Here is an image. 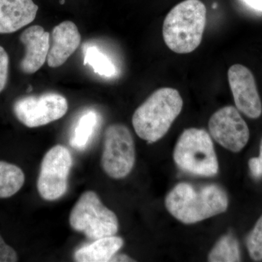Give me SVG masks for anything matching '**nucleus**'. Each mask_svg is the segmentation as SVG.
<instances>
[{
	"label": "nucleus",
	"instance_id": "16",
	"mask_svg": "<svg viewBox=\"0 0 262 262\" xmlns=\"http://www.w3.org/2000/svg\"><path fill=\"white\" fill-rule=\"evenodd\" d=\"M25 174L18 165L0 161V198L15 195L23 187Z\"/></svg>",
	"mask_w": 262,
	"mask_h": 262
},
{
	"label": "nucleus",
	"instance_id": "17",
	"mask_svg": "<svg viewBox=\"0 0 262 262\" xmlns=\"http://www.w3.org/2000/svg\"><path fill=\"white\" fill-rule=\"evenodd\" d=\"M84 64L89 65L95 73L101 77H111L116 75V67L113 61L96 46L84 48Z\"/></svg>",
	"mask_w": 262,
	"mask_h": 262
},
{
	"label": "nucleus",
	"instance_id": "3",
	"mask_svg": "<svg viewBox=\"0 0 262 262\" xmlns=\"http://www.w3.org/2000/svg\"><path fill=\"white\" fill-rule=\"evenodd\" d=\"M206 23V8L201 0H184L176 5L164 20L163 36L169 49L179 54L199 47Z\"/></svg>",
	"mask_w": 262,
	"mask_h": 262
},
{
	"label": "nucleus",
	"instance_id": "23",
	"mask_svg": "<svg viewBox=\"0 0 262 262\" xmlns=\"http://www.w3.org/2000/svg\"><path fill=\"white\" fill-rule=\"evenodd\" d=\"M244 1L253 9L262 10V0H244Z\"/></svg>",
	"mask_w": 262,
	"mask_h": 262
},
{
	"label": "nucleus",
	"instance_id": "19",
	"mask_svg": "<svg viewBox=\"0 0 262 262\" xmlns=\"http://www.w3.org/2000/svg\"><path fill=\"white\" fill-rule=\"evenodd\" d=\"M247 247L250 256L255 261L262 259V215L247 239Z\"/></svg>",
	"mask_w": 262,
	"mask_h": 262
},
{
	"label": "nucleus",
	"instance_id": "20",
	"mask_svg": "<svg viewBox=\"0 0 262 262\" xmlns=\"http://www.w3.org/2000/svg\"><path fill=\"white\" fill-rule=\"evenodd\" d=\"M9 56L5 48L0 46V93L5 89L8 78Z\"/></svg>",
	"mask_w": 262,
	"mask_h": 262
},
{
	"label": "nucleus",
	"instance_id": "2",
	"mask_svg": "<svg viewBox=\"0 0 262 262\" xmlns=\"http://www.w3.org/2000/svg\"><path fill=\"white\" fill-rule=\"evenodd\" d=\"M182 107V98L177 90H157L133 115L132 124L136 134L149 143L159 141L168 133Z\"/></svg>",
	"mask_w": 262,
	"mask_h": 262
},
{
	"label": "nucleus",
	"instance_id": "22",
	"mask_svg": "<svg viewBox=\"0 0 262 262\" xmlns=\"http://www.w3.org/2000/svg\"><path fill=\"white\" fill-rule=\"evenodd\" d=\"M248 166L251 170V175L254 178L259 179L262 177V139L260 144L259 156L249 160Z\"/></svg>",
	"mask_w": 262,
	"mask_h": 262
},
{
	"label": "nucleus",
	"instance_id": "7",
	"mask_svg": "<svg viewBox=\"0 0 262 262\" xmlns=\"http://www.w3.org/2000/svg\"><path fill=\"white\" fill-rule=\"evenodd\" d=\"M72 165V154L66 146L58 144L48 150L37 179L38 192L43 200L54 201L64 195Z\"/></svg>",
	"mask_w": 262,
	"mask_h": 262
},
{
	"label": "nucleus",
	"instance_id": "6",
	"mask_svg": "<svg viewBox=\"0 0 262 262\" xmlns=\"http://www.w3.org/2000/svg\"><path fill=\"white\" fill-rule=\"evenodd\" d=\"M135 144L130 130L122 124H113L105 130L101 166L108 177L125 178L134 168Z\"/></svg>",
	"mask_w": 262,
	"mask_h": 262
},
{
	"label": "nucleus",
	"instance_id": "14",
	"mask_svg": "<svg viewBox=\"0 0 262 262\" xmlns=\"http://www.w3.org/2000/svg\"><path fill=\"white\" fill-rule=\"evenodd\" d=\"M123 244V239L120 237L113 235L101 237L78 248L74 253V258L78 262L110 261Z\"/></svg>",
	"mask_w": 262,
	"mask_h": 262
},
{
	"label": "nucleus",
	"instance_id": "13",
	"mask_svg": "<svg viewBox=\"0 0 262 262\" xmlns=\"http://www.w3.org/2000/svg\"><path fill=\"white\" fill-rule=\"evenodd\" d=\"M38 10L33 0H0V34H11L32 24Z\"/></svg>",
	"mask_w": 262,
	"mask_h": 262
},
{
	"label": "nucleus",
	"instance_id": "11",
	"mask_svg": "<svg viewBox=\"0 0 262 262\" xmlns=\"http://www.w3.org/2000/svg\"><path fill=\"white\" fill-rule=\"evenodd\" d=\"M25 47V56L20 63V70L32 75L42 68L51 48V36L42 27L34 25L24 30L20 37Z\"/></svg>",
	"mask_w": 262,
	"mask_h": 262
},
{
	"label": "nucleus",
	"instance_id": "10",
	"mask_svg": "<svg viewBox=\"0 0 262 262\" xmlns=\"http://www.w3.org/2000/svg\"><path fill=\"white\" fill-rule=\"evenodd\" d=\"M228 80L236 108L249 118L261 116V100L252 72L244 65H232L228 70Z\"/></svg>",
	"mask_w": 262,
	"mask_h": 262
},
{
	"label": "nucleus",
	"instance_id": "12",
	"mask_svg": "<svg viewBox=\"0 0 262 262\" xmlns=\"http://www.w3.org/2000/svg\"><path fill=\"white\" fill-rule=\"evenodd\" d=\"M51 39L48 65L51 68H58L77 51L81 43V34L75 23L66 20L53 28Z\"/></svg>",
	"mask_w": 262,
	"mask_h": 262
},
{
	"label": "nucleus",
	"instance_id": "24",
	"mask_svg": "<svg viewBox=\"0 0 262 262\" xmlns=\"http://www.w3.org/2000/svg\"><path fill=\"white\" fill-rule=\"evenodd\" d=\"M110 261H134L133 258L129 257L126 255H118V256H114Z\"/></svg>",
	"mask_w": 262,
	"mask_h": 262
},
{
	"label": "nucleus",
	"instance_id": "1",
	"mask_svg": "<svg viewBox=\"0 0 262 262\" xmlns=\"http://www.w3.org/2000/svg\"><path fill=\"white\" fill-rule=\"evenodd\" d=\"M165 203L174 218L189 225L224 213L229 201L219 186L212 184L196 189L187 183H180L168 193Z\"/></svg>",
	"mask_w": 262,
	"mask_h": 262
},
{
	"label": "nucleus",
	"instance_id": "4",
	"mask_svg": "<svg viewBox=\"0 0 262 262\" xmlns=\"http://www.w3.org/2000/svg\"><path fill=\"white\" fill-rule=\"evenodd\" d=\"M177 166L186 173L200 177H213L219 163L213 141L203 129H186L179 138L173 151Z\"/></svg>",
	"mask_w": 262,
	"mask_h": 262
},
{
	"label": "nucleus",
	"instance_id": "21",
	"mask_svg": "<svg viewBox=\"0 0 262 262\" xmlns=\"http://www.w3.org/2000/svg\"><path fill=\"white\" fill-rule=\"evenodd\" d=\"M18 260L16 251L5 243L0 234V262H15Z\"/></svg>",
	"mask_w": 262,
	"mask_h": 262
},
{
	"label": "nucleus",
	"instance_id": "8",
	"mask_svg": "<svg viewBox=\"0 0 262 262\" xmlns=\"http://www.w3.org/2000/svg\"><path fill=\"white\" fill-rule=\"evenodd\" d=\"M68 108L64 96L51 92L19 98L13 105V113L19 122L33 128L59 120L67 114Z\"/></svg>",
	"mask_w": 262,
	"mask_h": 262
},
{
	"label": "nucleus",
	"instance_id": "9",
	"mask_svg": "<svg viewBox=\"0 0 262 262\" xmlns=\"http://www.w3.org/2000/svg\"><path fill=\"white\" fill-rule=\"evenodd\" d=\"M210 134L225 149L239 152L248 144L250 131L239 110L232 106L220 108L210 118Z\"/></svg>",
	"mask_w": 262,
	"mask_h": 262
},
{
	"label": "nucleus",
	"instance_id": "18",
	"mask_svg": "<svg viewBox=\"0 0 262 262\" xmlns=\"http://www.w3.org/2000/svg\"><path fill=\"white\" fill-rule=\"evenodd\" d=\"M211 262H234L241 261L239 244L235 237L225 235L216 243L208 255Z\"/></svg>",
	"mask_w": 262,
	"mask_h": 262
},
{
	"label": "nucleus",
	"instance_id": "15",
	"mask_svg": "<svg viewBox=\"0 0 262 262\" xmlns=\"http://www.w3.org/2000/svg\"><path fill=\"white\" fill-rule=\"evenodd\" d=\"M100 117L94 110L84 112L76 124L70 143L71 146L77 150H82L89 144L90 140L96 131Z\"/></svg>",
	"mask_w": 262,
	"mask_h": 262
},
{
	"label": "nucleus",
	"instance_id": "5",
	"mask_svg": "<svg viewBox=\"0 0 262 262\" xmlns=\"http://www.w3.org/2000/svg\"><path fill=\"white\" fill-rule=\"evenodd\" d=\"M69 221L74 230L82 232L93 241L115 235L119 229L116 214L103 205L98 194L91 190L81 194L71 211Z\"/></svg>",
	"mask_w": 262,
	"mask_h": 262
}]
</instances>
